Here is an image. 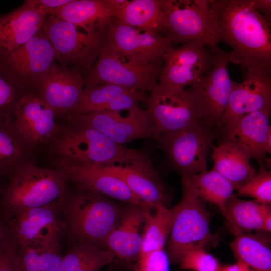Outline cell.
<instances>
[{
	"mask_svg": "<svg viewBox=\"0 0 271 271\" xmlns=\"http://www.w3.org/2000/svg\"><path fill=\"white\" fill-rule=\"evenodd\" d=\"M210 47L229 45L230 62L246 69L271 68L270 21L251 0H210Z\"/></svg>",
	"mask_w": 271,
	"mask_h": 271,
	"instance_id": "obj_1",
	"label": "cell"
},
{
	"mask_svg": "<svg viewBox=\"0 0 271 271\" xmlns=\"http://www.w3.org/2000/svg\"><path fill=\"white\" fill-rule=\"evenodd\" d=\"M67 124L51 142L56 160L78 165H125L147 157L144 151L118 145L81 121L66 116Z\"/></svg>",
	"mask_w": 271,
	"mask_h": 271,
	"instance_id": "obj_2",
	"label": "cell"
},
{
	"mask_svg": "<svg viewBox=\"0 0 271 271\" xmlns=\"http://www.w3.org/2000/svg\"><path fill=\"white\" fill-rule=\"evenodd\" d=\"M58 203L65 232L76 242L104 249L107 236L125 209L103 195L78 188L74 192H66Z\"/></svg>",
	"mask_w": 271,
	"mask_h": 271,
	"instance_id": "obj_3",
	"label": "cell"
},
{
	"mask_svg": "<svg viewBox=\"0 0 271 271\" xmlns=\"http://www.w3.org/2000/svg\"><path fill=\"white\" fill-rule=\"evenodd\" d=\"M0 198V211L8 220L18 212L59 201L65 194L67 175L27 161L8 177Z\"/></svg>",
	"mask_w": 271,
	"mask_h": 271,
	"instance_id": "obj_4",
	"label": "cell"
},
{
	"mask_svg": "<svg viewBox=\"0 0 271 271\" xmlns=\"http://www.w3.org/2000/svg\"><path fill=\"white\" fill-rule=\"evenodd\" d=\"M182 186V196L175 206L166 252L170 260L178 264L186 252L205 249L215 239L210 230V217L205 202L187 186Z\"/></svg>",
	"mask_w": 271,
	"mask_h": 271,
	"instance_id": "obj_5",
	"label": "cell"
},
{
	"mask_svg": "<svg viewBox=\"0 0 271 271\" xmlns=\"http://www.w3.org/2000/svg\"><path fill=\"white\" fill-rule=\"evenodd\" d=\"M57 54L59 64L79 67L87 76L104 43V34H91L52 15L46 16L42 26Z\"/></svg>",
	"mask_w": 271,
	"mask_h": 271,
	"instance_id": "obj_6",
	"label": "cell"
},
{
	"mask_svg": "<svg viewBox=\"0 0 271 271\" xmlns=\"http://www.w3.org/2000/svg\"><path fill=\"white\" fill-rule=\"evenodd\" d=\"M211 128L198 120L158 137L157 141L167 160L182 178L207 170V159L214 140Z\"/></svg>",
	"mask_w": 271,
	"mask_h": 271,
	"instance_id": "obj_7",
	"label": "cell"
},
{
	"mask_svg": "<svg viewBox=\"0 0 271 271\" xmlns=\"http://www.w3.org/2000/svg\"><path fill=\"white\" fill-rule=\"evenodd\" d=\"M162 62L137 63L103 43L91 71L85 77V86L112 84L144 92H150L157 84Z\"/></svg>",
	"mask_w": 271,
	"mask_h": 271,
	"instance_id": "obj_8",
	"label": "cell"
},
{
	"mask_svg": "<svg viewBox=\"0 0 271 271\" xmlns=\"http://www.w3.org/2000/svg\"><path fill=\"white\" fill-rule=\"evenodd\" d=\"M215 60L210 71L187 89L199 120L208 127L219 126L229 100L234 82L229 76L228 53L217 45L212 47Z\"/></svg>",
	"mask_w": 271,
	"mask_h": 271,
	"instance_id": "obj_9",
	"label": "cell"
},
{
	"mask_svg": "<svg viewBox=\"0 0 271 271\" xmlns=\"http://www.w3.org/2000/svg\"><path fill=\"white\" fill-rule=\"evenodd\" d=\"M57 58L42 28L25 44L0 55V71L26 90L36 91Z\"/></svg>",
	"mask_w": 271,
	"mask_h": 271,
	"instance_id": "obj_10",
	"label": "cell"
},
{
	"mask_svg": "<svg viewBox=\"0 0 271 271\" xmlns=\"http://www.w3.org/2000/svg\"><path fill=\"white\" fill-rule=\"evenodd\" d=\"M146 98V111L158 137L182 129L200 120L192 96L187 89L159 83Z\"/></svg>",
	"mask_w": 271,
	"mask_h": 271,
	"instance_id": "obj_11",
	"label": "cell"
},
{
	"mask_svg": "<svg viewBox=\"0 0 271 271\" xmlns=\"http://www.w3.org/2000/svg\"><path fill=\"white\" fill-rule=\"evenodd\" d=\"M8 221L18 246H60L65 232L58 201L21 211Z\"/></svg>",
	"mask_w": 271,
	"mask_h": 271,
	"instance_id": "obj_12",
	"label": "cell"
},
{
	"mask_svg": "<svg viewBox=\"0 0 271 271\" xmlns=\"http://www.w3.org/2000/svg\"><path fill=\"white\" fill-rule=\"evenodd\" d=\"M215 52L199 42L172 46L163 57L159 78L160 84L181 89L196 82L212 67Z\"/></svg>",
	"mask_w": 271,
	"mask_h": 271,
	"instance_id": "obj_13",
	"label": "cell"
},
{
	"mask_svg": "<svg viewBox=\"0 0 271 271\" xmlns=\"http://www.w3.org/2000/svg\"><path fill=\"white\" fill-rule=\"evenodd\" d=\"M104 43L132 61L148 64L163 61L172 46L165 35L135 28L114 19L108 26Z\"/></svg>",
	"mask_w": 271,
	"mask_h": 271,
	"instance_id": "obj_14",
	"label": "cell"
},
{
	"mask_svg": "<svg viewBox=\"0 0 271 271\" xmlns=\"http://www.w3.org/2000/svg\"><path fill=\"white\" fill-rule=\"evenodd\" d=\"M172 45L192 42L210 46V0H160Z\"/></svg>",
	"mask_w": 271,
	"mask_h": 271,
	"instance_id": "obj_15",
	"label": "cell"
},
{
	"mask_svg": "<svg viewBox=\"0 0 271 271\" xmlns=\"http://www.w3.org/2000/svg\"><path fill=\"white\" fill-rule=\"evenodd\" d=\"M57 114L34 90L23 94L16 103L12 124L17 133L31 147L52 142L62 127L56 121Z\"/></svg>",
	"mask_w": 271,
	"mask_h": 271,
	"instance_id": "obj_16",
	"label": "cell"
},
{
	"mask_svg": "<svg viewBox=\"0 0 271 271\" xmlns=\"http://www.w3.org/2000/svg\"><path fill=\"white\" fill-rule=\"evenodd\" d=\"M271 69H246L242 80L234 82L227 108L220 121L223 131L243 116L271 106Z\"/></svg>",
	"mask_w": 271,
	"mask_h": 271,
	"instance_id": "obj_17",
	"label": "cell"
},
{
	"mask_svg": "<svg viewBox=\"0 0 271 271\" xmlns=\"http://www.w3.org/2000/svg\"><path fill=\"white\" fill-rule=\"evenodd\" d=\"M120 112L104 111L70 114L120 145L137 139L156 141L153 124L146 110L138 106L127 111L126 116Z\"/></svg>",
	"mask_w": 271,
	"mask_h": 271,
	"instance_id": "obj_18",
	"label": "cell"
},
{
	"mask_svg": "<svg viewBox=\"0 0 271 271\" xmlns=\"http://www.w3.org/2000/svg\"><path fill=\"white\" fill-rule=\"evenodd\" d=\"M85 77L78 67L54 63L41 80L36 91L57 115L73 113L85 86Z\"/></svg>",
	"mask_w": 271,
	"mask_h": 271,
	"instance_id": "obj_19",
	"label": "cell"
},
{
	"mask_svg": "<svg viewBox=\"0 0 271 271\" xmlns=\"http://www.w3.org/2000/svg\"><path fill=\"white\" fill-rule=\"evenodd\" d=\"M104 166L120 178L149 208L160 204L167 206L171 201L172 192L148 156L127 164Z\"/></svg>",
	"mask_w": 271,
	"mask_h": 271,
	"instance_id": "obj_20",
	"label": "cell"
},
{
	"mask_svg": "<svg viewBox=\"0 0 271 271\" xmlns=\"http://www.w3.org/2000/svg\"><path fill=\"white\" fill-rule=\"evenodd\" d=\"M56 160L77 188L90 190L128 204L145 206L119 177L104 166L78 165Z\"/></svg>",
	"mask_w": 271,
	"mask_h": 271,
	"instance_id": "obj_21",
	"label": "cell"
},
{
	"mask_svg": "<svg viewBox=\"0 0 271 271\" xmlns=\"http://www.w3.org/2000/svg\"><path fill=\"white\" fill-rule=\"evenodd\" d=\"M145 93L112 84L85 86L72 113L128 111L138 107L140 102L145 101Z\"/></svg>",
	"mask_w": 271,
	"mask_h": 271,
	"instance_id": "obj_22",
	"label": "cell"
},
{
	"mask_svg": "<svg viewBox=\"0 0 271 271\" xmlns=\"http://www.w3.org/2000/svg\"><path fill=\"white\" fill-rule=\"evenodd\" d=\"M46 16L25 2L11 12L0 15V55L31 39L42 28Z\"/></svg>",
	"mask_w": 271,
	"mask_h": 271,
	"instance_id": "obj_23",
	"label": "cell"
},
{
	"mask_svg": "<svg viewBox=\"0 0 271 271\" xmlns=\"http://www.w3.org/2000/svg\"><path fill=\"white\" fill-rule=\"evenodd\" d=\"M270 109L271 106H268L247 114L223 131L224 140L239 145L259 165H263L265 158V141L271 132Z\"/></svg>",
	"mask_w": 271,
	"mask_h": 271,
	"instance_id": "obj_24",
	"label": "cell"
},
{
	"mask_svg": "<svg viewBox=\"0 0 271 271\" xmlns=\"http://www.w3.org/2000/svg\"><path fill=\"white\" fill-rule=\"evenodd\" d=\"M145 206L129 204L117 226L107 236L105 248L127 261H137L142 247L141 227L145 221Z\"/></svg>",
	"mask_w": 271,
	"mask_h": 271,
	"instance_id": "obj_25",
	"label": "cell"
},
{
	"mask_svg": "<svg viewBox=\"0 0 271 271\" xmlns=\"http://www.w3.org/2000/svg\"><path fill=\"white\" fill-rule=\"evenodd\" d=\"M51 15L91 34H104L115 19L107 0H71Z\"/></svg>",
	"mask_w": 271,
	"mask_h": 271,
	"instance_id": "obj_26",
	"label": "cell"
},
{
	"mask_svg": "<svg viewBox=\"0 0 271 271\" xmlns=\"http://www.w3.org/2000/svg\"><path fill=\"white\" fill-rule=\"evenodd\" d=\"M181 182L200 199L216 206L235 236L241 233L231 222L226 211V202L235 190L228 180L212 168L209 171L182 178Z\"/></svg>",
	"mask_w": 271,
	"mask_h": 271,
	"instance_id": "obj_27",
	"label": "cell"
},
{
	"mask_svg": "<svg viewBox=\"0 0 271 271\" xmlns=\"http://www.w3.org/2000/svg\"><path fill=\"white\" fill-rule=\"evenodd\" d=\"M213 169L219 172L238 190L257 173L250 164V157L237 144L223 140L212 147Z\"/></svg>",
	"mask_w": 271,
	"mask_h": 271,
	"instance_id": "obj_28",
	"label": "cell"
},
{
	"mask_svg": "<svg viewBox=\"0 0 271 271\" xmlns=\"http://www.w3.org/2000/svg\"><path fill=\"white\" fill-rule=\"evenodd\" d=\"M114 19L124 24L167 35L168 22L160 0H126L114 13Z\"/></svg>",
	"mask_w": 271,
	"mask_h": 271,
	"instance_id": "obj_29",
	"label": "cell"
},
{
	"mask_svg": "<svg viewBox=\"0 0 271 271\" xmlns=\"http://www.w3.org/2000/svg\"><path fill=\"white\" fill-rule=\"evenodd\" d=\"M144 208L145 225L140 255L164 249L170 233L175 212V206L169 208L162 204L155 208L154 214L151 213L150 208L147 206Z\"/></svg>",
	"mask_w": 271,
	"mask_h": 271,
	"instance_id": "obj_30",
	"label": "cell"
},
{
	"mask_svg": "<svg viewBox=\"0 0 271 271\" xmlns=\"http://www.w3.org/2000/svg\"><path fill=\"white\" fill-rule=\"evenodd\" d=\"M114 257L107 249L87 242H76L63 256L60 271H100Z\"/></svg>",
	"mask_w": 271,
	"mask_h": 271,
	"instance_id": "obj_31",
	"label": "cell"
},
{
	"mask_svg": "<svg viewBox=\"0 0 271 271\" xmlns=\"http://www.w3.org/2000/svg\"><path fill=\"white\" fill-rule=\"evenodd\" d=\"M230 247L237 261L253 271H271V250L264 241L257 236L245 233L235 235Z\"/></svg>",
	"mask_w": 271,
	"mask_h": 271,
	"instance_id": "obj_32",
	"label": "cell"
},
{
	"mask_svg": "<svg viewBox=\"0 0 271 271\" xmlns=\"http://www.w3.org/2000/svg\"><path fill=\"white\" fill-rule=\"evenodd\" d=\"M31 147L20 136L12 121L0 123V174L8 177L28 161Z\"/></svg>",
	"mask_w": 271,
	"mask_h": 271,
	"instance_id": "obj_33",
	"label": "cell"
},
{
	"mask_svg": "<svg viewBox=\"0 0 271 271\" xmlns=\"http://www.w3.org/2000/svg\"><path fill=\"white\" fill-rule=\"evenodd\" d=\"M226 208L231 222L240 233L261 230L263 219L271 211L270 205L255 200H245L232 195Z\"/></svg>",
	"mask_w": 271,
	"mask_h": 271,
	"instance_id": "obj_34",
	"label": "cell"
},
{
	"mask_svg": "<svg viewBox=\"0 0 271 271\" xmlns=\"http://www.w3.org/2000/svg\"><path fill=\"white\" fill-rule=\"evenodd\" d=\"M62 256L52 247L18 246L16 271H60Z\"/></svg>",
	"mask_w": 271,
	"mask_h": 271,
	"instance_id": "obj_35",
	"label": "cell"
},
{
	"mask_svg": "<svg viewBox=\"0 0 271 271\" xmlns=\"http://www.w3.org/2000/svg\"><path fill=\"white\" fill-rule=\"evenodd\" d=\"M28 91L0 71V123L12 121L16 103Z\"/></svg>",
	"mask_w": 271,
	"mask_h": 271,
	"instance_id": "obj_36",
	"label": "cell"
},
{
	"mask_svg": "<svg viewBox=\"0 0 271 271\" xmlns=\"http://www.w3.org/2000/svg\"><path fill=\"white\" fill-rule=\"evenodd\" d=\"M238 195L252 197L266 204L271 203V172L263 165H259L256 174L237 190Z\"/></svg>",
	"mask_w": 271,
	"mask_h": 271,
	"instance_id": "obj_37",
	"label": "cell"
},
{
	"mask_svg": "<svg viewBox=\"0 0 271 271\" xmlns=\"http://www.w3.org/2000/svg\"><path fill=\"white\" fill-rule=\"evenodd\" d=\"M180 268L192 271H219L218 260L204 249H195L186 252L182 256Z\"/></svg>",
	"mask_w": 271,
	"mask_h": 271,
	"instance_id": "obj_38",
	"label": "cell"
},
{
	"mask_svg": "<svg viewBox=\"0 0 271 271\" xmlns=\"http://www.w3.org/2000/svg\"><path fill=\"white\" fill-rule=\"evenodd\" d=\"M169 262L164 249L155 250L139 256L137 271H169Z\"/></svg>",
	"mask_w": 271,
	"mask_h": 271,
	"instance_id": "obj_39",
	"label": "cell"
},
{
	"mask_svg": "<svg viewBox=\"0 0 271 271\" xmlns=\"http://www.w3.org/2000/svg\"><path fill=\"white\" fill-rule=\"evenodd\" d=\"M17 243L9 230L0 243V271H16Z\"/></svg>",
	"mask_w": 271,
	"mask_h": 271,
	"instance_id": "obj_40",
	"label": "cell"
},
{
	"mask_svg": "<svg viewBox=\"0 0 271 271\" xmlns=\"http://www.w3.org/2000/svg\"><path fill=\"white\" fill-rule=\"evenodd\" d=\"M71 1V0H27L25 2L48 15L52 14L55 10Z\"/></svg>",
	"mask_w": 271,
	"mask_h": 271,
	"instance_id": "obj_41",
	"label": "cell"
},
{
	"mask_svg": "<svg viewBox=\"0 0 271 271\" xmlns=\"http://www.w3.org/2000/svg\"><path fill=\"white\" fill-rule=\"evenodd\" d=\"M253 8L265 15V18H269L271 14L270 0H251Z\"/></svg>",
	"mask_w": 271,
	"mask_h": 271,
	"instance_id": "obj_42",
	"label": "cell"
},
{
	"mask_svg": "<svg viewBox=\"0 0 271 271\" xmlns=\"http://www.w3.org/2000/svg\"><path fill=\"white\" fill-rule=\"evenodd\" d=\"M219 271H253L244 263L237 261L235 263L221 266Z\"/></svg>",
	"mask_w": 271,
	"mask_h": 271,
	"instance_id": "obj_43",
	"label": "cell"
},
{
	"mask_svg": "<svg viewBox=\"0 0 271 271\" xmlns=\"http://www.w3.org/2000/svg\"><path fill=\"white\" fill-rule=\"evenodd\" d=\"M8 220L0 211V243L8 231Z\"/></svg>",
	"mask_w": 271,
	"mask_h": 271,
	"instance_id": "obj_44",
	"label": "cell"
},
{
	"mask_svg": "<svg viewBox=\"0 0 271 271\" xmlns=\"http://www.w3.org/2000/svg\"><path fill=\"white\" fill-rule=\"evenodd\" d=\"M261 230L268 232L271 231V211L266 214L263 219Z\"/></svg>",
	"mask_w": 271,
	"mask_h": 271,
	"instance_id": "obj_45",
	"label": "cell"
},
{
	"mask_svg": "<svg viewBox=\"0 0 271 271\" xmlns=\"http://www.w3.org/2000/svg\"><path fill=\"white\" fill-rule=\"evenodd\" d=\"M265 152L266 153H271V132L268 134L265 141Z\"/></svg>",
	"mask_w": 271,
	"mask_h": 271,
	"instance_id": "obj_46",
	"label": "cell"
},
{
	"mask_svg": "<svg viewBox=\"0 0 271 271\" xmlns=\"http://www.w3.org/2000/svg\"><path fill=\"white\" fill-rule=\"evenodd\" d=\"M4 176H2V175L0 174V198H1V195H2V193L3 192V191L6 186V184L4 185L3 184L2 182V178Z\"/></svg>",
	"mask_w": 271,
	"mask_h": 271,
	"instance_id": "obj_47",
	"label": "cell"
}]
</instances>
